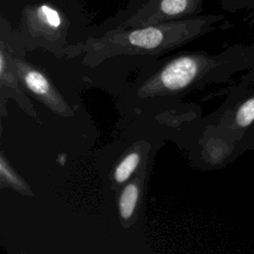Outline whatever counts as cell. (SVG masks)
I'll list each match as a JSON object with an SVG mask.
<instances>
[{"mask_svg":"<svg viewBox=\"0 0 254 254\" xmlns=\"http://www.w3.org/2000/svg\"><path fill=\"white\" fill-rule=\"evenodd\" d=\"M222 18L208 15L138 28H116L76 47L86 52L88 62L95 63L118 55H158L213 30V24Z\"/></svg>","mask_w":254,"mask_h":254,"instance_id":"6da1fadb","label":"cell"},{"mask_svg":"<svg viewBox=\"0 0 254 254\" xmlns=\"http://www.w3.org/2000/svg\"><path fill=\"white\" fill-rule=\"evenodd\" d=\"M223 64L220 58L201 53L179 56L146 79L138 89V94L143 97L178 94L215 79L218 72L225 71Z\"/></svg>","mask_w":254,"mask_h":254,"instance_id":"7a4b0ae2","label":"cell"},{"mask_svg":"<svg viewBox=\"0 0 254 254\" xmlns=\"http://www.w3.org/2000/svg\"><path fill=\"white\" fill-rule=\"evenodd\" d=\"M22 26L24 32L50 49V45L65 42L68 21L64 14L50 4L28 5L23 10Z\"/></svg>","mask_w":254,"mask_h":254,"instance_id":"3957f363","label":"cell"},{"mask_svg":"<svg viewBox=\"0 0 254 254\" xmlns=\"http://www.w3.org/2000/svg\"><path fill=\"white\" fill-rule=\"evenodd\" d=\"M202 0H148L118 28H138L190 18L201 9Z\"/></svg>","mask_w":254,"mask_h":254,"instance_id":"277c9868","label":"cell"},{"mask_svg":"<svg viewBox=\"0 0 254 254\" xmlns=\"http://www.w3.org/2000/svg\"><path fill=\"white\" fill-rule=\"evenodd\" d=\"M9 58L19 78L39 100L45 103L53 111L62 115L71 114L70 108L44 73L19 59Z\"/></svg>","mask_w":254,"mask_h":254,"instance_id":"5b68a950","label":"cell"},{"mask_svg":"<svg viewBox=\"0 0 254 254\" xmlns=\"http://www.w3.org/2000/svg\"><path fill=\"white\" fill-rule=\"evenodd\" d=\"M254 125V94L243 100L234 110L230 129L242 132V136Z\"/></svg>","mask_w":254,"mask_h":254,"instance_id":"8992f818","label":"cell"},{"mask_svg":"<svg viewBox=\"0 0 254 254\" xmlns=\"http://www.w3.org/2000/svg\"><path fill=\"white\" fill-rule=\"evenodd\" d=\"M140 188L138 181L134 180L126 185L119 196V213L124 220H128L134 213L139 199Z\"/></svg>","mask_w":254,"mask_h":254,"instance_id":"52a82bcc","label":"cell"},{"mask_svg":"<svg viewBox=\"0 0 254 254\" xmlns=\"http://www.w3.org/2000/svg\"><path fill=\"white\" fill-rule=\"evenodd\" d=\"M141 160V156L138 152H131L127 154L123 160L117 165L114 171V180L117 184H123L126 182L133 172L137 169Z\"/></svg>","mask_w":254,"mask_h":254,"instance_id":"ba28073f","label":"cell"},{"mask_svg":"<svg viewBox=\"0 0 254 254\" xmlns=\"http://www.w3.org/2000/svg\"><path fill=\"white\" fill-rule=\"evenodd\" d=\"M0 174L2 180L15 190L22 192L29 190L25 182H23L22 179L15 173V171L11 168V166L8 164L3 156H1L0 158Z\"/></svg>","mask_w":254,"mask_h":254,"instance_id":"9c48e42d","label":"cell"},{"mask_svg":"<svg viewBox=\"0 0 254 254\" xmlns=\"http://www.w3.org/2000/svg\"><path fill=\"white\" fill-rule=\"evenodd\" d=\"M240 141H241L240 144H242V143L245 144V148L246 149L250 148V147L254 148V125L252 126L251 129H249L246 132L245 136L242 137V139Z\"/></svg>","mask_w":254,"mask_h":254,"instance_id":"30bf717a","label":"cell"}]
</instances>
